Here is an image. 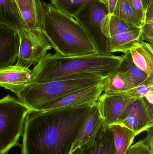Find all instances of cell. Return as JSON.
Segmentation results:
<instances>
[{"mask_svg":"<svg viewBox=\"0 0 153 154\" xmlns=\"http://www.w3.org/2000/svg\"><path fill=\"white\" fill-rule=\"evenodd\" d=\"M90 106L31 110L24 123L21 154H70Z\"/></svg>","mask_w":153,"mask_h":154,"instance_id":"cell-1","label":"cell"},{"mask_svg":"<svg viewBox=\"0 0 153 154\" xmlns=\"http://www.w3.org/2000/svg\"><path fill=\"white\" fill-rule=\"evenodd\" d=\"M122 56L97 53L65 57L47 53L32 69L30 83H45L74 75L90 74L106 78L117 71Z\"/></svg>","mask_w":153,"mask_h":154,"instance_id":"cell-2","label":"cell"},{"mask_svg":"<svg viewBox=\"0 0 153 154\" xmlns=\"http://www.w3.org/2000/svg\"><path fill=\"white\" fill-rule=\"evenodd\" d=\"M45 12L44 34L57 55L77 57L97 53L85 30L73 17L42 3Z\"/></svg>","mask_w":153,"mask_h":154,"instance_id":"cell-3","label":"cell"},{"mask_svg":"<svg viewBox=\"0 0 153 154\" xmlns=\"http://www.w3.org/2000/svg\"><path fill=\"white\" fill-rule=\"evenodd\" d=\"M103 79L90 74L74 75L45 83L8 86L5 89L14 93L20 100L32 110H37L40 107L49 101L98 85Z\"/></svg>","mask_w":153,"mask_h":154,"instance_id":"cell-4","label":"cell"},{"mask_svg":"<svg viewBox=\"0 0 153 154\" xmlns=\"http://www.w3.org/2000/svg\"><path fill=\"white\" fill-rule=\"evenodd\" d=\"M32 110L19 100L8 95L0 99V154L17 145L25 119Z\"/></svg>","mask_w":153,"mask_h":154,"instance_id":"cell-5","label":"cell"},{"mask_svg":"<svg viewBox=\"0 0 153 154\" xmlns=\"http://www.w3.org/2000/svg\"><path fill=\"white\" fill-rule=\"evenodd\" d=\"M107 14L105 5L98 0H92L73 17L85 30L97 53L107 56L113 54L110 51V39L102 29V20Z\"/></svg>","mask_w":153,"mask_h":154,"instance_id":"cell-6","label":"cell"},{"mask_svg":"<svg viewBox=\"0 0 153 154\" xmlns=\"http://www.w3.org/2000/svg\"><path fill=\"white\" fill-rule=\"evenodd\" d=\"M20 43L17 65L29 67L36 66L52 48L44 34L26 29L18 31Z\"/></svg>","mask_w":153,"mask_h":154,"instance_id":"cell-7","label":"cell"},{"mask_svg":"<svg viewBox=\"0 0 153 154\" xmlns=\"http://www.w3.org/2000/svg\"><path fill=\"white\" fill-rule=\"evenodd\" d=\"M118 125L125 127L136 135L153 126V106L144 97L135 99L127 107Z\"/></svg>","mask_w":153,"mask_h":154,"instance_id":"cell-8","label":"cell"},{"mask_svg":"<svg viewBox=\"0 0 153 154\" xmlns=\"http://www.w3.org/2000/svg\"><path fill=\"white\" fill-rule=\"evenodd\" d=\"M134 99L118 94H102L97 104L102 124L107 126L118 124L127 108Z\"/></svg>","mask_w":153,"mask_h":154,"instance_id":"cell-9","label":"cell"},{"mask_svg":"<svg viewBox=\"0 0 153 154\" xmlns=\"http://www.w3.org/2000/svg\"><path fill=\"white\" fill-rule=\"evenodd\" d=\"M101 83L69 93L47 102L40 107L37 110L46 111L56 109L92 105L96 103L102 93Z\"/></svg>","mask_w":153,"mask_h":154,"instance_id":"cell-10","label":"cell"},{"mask_svg":"<svg viewBox=\"0 0 153 154\" xmlns=\"http://www.w3.org/2000/svg\"><path fill=\"white\" fill-rule=\"evenodd\" d=\"M20 40L17 30L0 23V69L17 61Z\"/></svg>","mask_w":153,"mask_h":154,"instance_id":"cell-11","label":"cell"},{"mask_svg":"<svg viewBox=\"0 0 153 154\" xmlns=\"http://www.w3.org/2000/svg\"><path fill=\"white\" fill-rule=\"evenodd\" d=\"M15 1L25 29L44 34L45 12L40 0Z\"/></svg>","mask_w":153,"mask_h":154,"instance_id":"cell-12","label":"cell"},{"mask_svg":"<svg viewBox=\"0 0 153 154\" xmlns=\"http://www.w3.org/2000/svg\"><path fill=\"white\" fill-rule=\"evenodd\" d=\"M102 124V120L96 102L91 105L70 153L77 148H81L93 138Z\"/></svg>","mask_w":153,"mask_h":154,"instance_id":"cell-13","label":"cell"},{"mask_svg":"<svg viewBox=\"0 0 153 154\" xmlns=\"http://www.w3.org/2000/svg\"><path fill=\"white\" fill-rule=\"evenodd\" d=\"M81 148L82 154H116L113 133L103 124L94 137Z\"/></svg>","mask_w":153,"mask_h":154,"instance_id":"cell-14","label":"cell"},{"mask_svg":"<svg viewBox=\"0 0 153 154\" xmlns=\"http://www.w3.org/2000/svg\"><path fill=\"white\" fill-rule=\"evenodd\" d=\"M129 52L135 65L148 77H153V45L141 39L135 43Z\"/></svg>","mask_w":153,"mask_h":154,"instance_id":"cell-15","label":"cell"},{"mask_svg":"<svg viewBox=\"0 0 153 154\" xmlns=\"http://www.w3.org/2000/svg\"><path fill=\"white\" fill-rule=\"evenodd\" d=\"M32 71L28 67L13 65L0 69V86L5 88L11 86H21L30 83Z\"/></svg>","mask_w":153,"mask_h":154,"instance_id":"cell-16","label":"cell"},{"mask_svg":"<svg viewBox=\"0 0 153 154\" xmlns=\"http://www.w3.org/2000/svg\"><path fill=\"white\" fill-rule=\"evenodd\" d=\"M0 23L17 31L25 29L15 0H0Z\"/></svg>","mask_w":153,"mask_h":154,"instance_id":"cell-17","label":"cell"},{"mask_svg":"<svg viewBox=\"0 0 153 154\" xmlns=\"http://www.w3.org/2000/svg\"><path fill=\"white\" fill-rule=\"evenodd\" d=\"M122 57V62L118 70L125 75L131 88L143 82L148 76L135 65L129 51L124 53Z\"/></svg>","mask_w":153,"mask_h":154,"instance_id":"cell-18","label":"cell"},{"mask_svg":"<svg viewBox=\"0 0 153 154\" xmlns=\"http://www.w3.org/2000/svg\"><path fill=\"white\" fill-rule=\"evenodd\" d=\"M103 33L108 38L114 35L128 32L137 30L141 27L121 20L113 14L105 16L102 22Z\"/></svg>","mask_w":153,"mask_h":154,"instance_id":"cell-19","label":"cell"},{"mask_svg":"<svg viewBox=\"0 0 153 154\" xmlns=\"http://www.w3.org/2000/svg\"><path fill=\"white\" fill-rule=\"evenodd\" d=\"M141 39V29L114 35L110 38V51L113 54L116 52L126 53Z\"/></svg>","mask_w":153,"mask_h":154,"instance_id":"cell-20","label":"cell"},{"mask_svg":"<svg viewBox=\"0 0 153 154\" xmlns=\"http://www.w3.org/2000/svg\"><path fill=\"white\" fill-rule=\"evenodd\" d=\"M109 127L114 136L116 154H125L132 145L136 134L129 128L118 124Z\"/></svg>","mask_w":153,"mask_h":154,"instance_id":"cell-21","label":"cell"},{"mask_svg":"<svg viewBox=\"0 0 153 154\" xmlns=\"http://www.w3.org/2000/svg\"><path fill=\"white\" fill-rule=\"evenodd\" d=\"M102 92L107 94H119L131 89L127 79L120 71H116L102 79Z\"/></svg>","mask_w":153,"mask_h":154,"instance_id":"cell-22","label":"cell"},{"mask_svg":"<svg viewBox=\"0 0 153 154\" xmlns=\"http://www.w3.org/2000/svg\"><path fill=\"white\" fill-rule=\"evenodd\" d=\"M112 14L125 21L142 27L143 22L137 15L128 0H117Z\"/></svg>","mask_w":153,"mask_h":154,"instance_id":"cell-23","label":"cell"},{"mask_svg":"<svg viewBox=\"0 0 153 154\" xmlns=\"http://www.w3.org/2000/svg\"><path fill=\"white\" fill-rule=\"evenodd\" d=\"M92 0H50L56 9L69 16L74 17L82 8Z\"/></svg>","mask_w":153,"mask_h":154,"instance_id":"cell-24","label":"cell"},{"mask_svg":"<svg viewBox=\"0 0 153 154\" xmlns=\"http://www.w3.org/2000/svg\"><path fill=\"white\" fill-rule=\"evenodd\" d=\"M141 38L153 45V0H151L145 11L141 27Z\"/></svg>","mask_w":153,"mask_h":154,"instance_id":"cell-25","label":"cell"},{"mask_svg":"<svg viewBox=\"0 0 153 154\" xmlns=\"http://www.w3.org/2000/svg\"><path fill=\"white\" fill-rule=\"evenodd\" d=\"M153 92V77L147 79L137 86L118 94L124 95L132 98L145 97L146 95Z\"/></svg>","mask_w":153,"mask_h":154,"instance_id":"cell-26","label":"cell"},{"mask_svg":"<svg viewBox=\"0 0 153 154\" xmlns=\"http://www.w3.org/2000/svg\"><path fill=\"white\" fill-rule=\"evenodd\" d=\"M125 154H153V148L143 139L131 145Z\"/></svg>","mask_w":153,"mask_h":154,"instance_id":"cell-27","label":"cell"},{"mask_svg":"<svg viewBox=\"0 0 153 154\" xmlns=\"http://www.w3.org/2000/svg\"><path fill=\"white\" fill-rule=\"evenodd\" d=\"M137 15L143 22L145 11L144 10L141 0H128Z\"/></svg>","mask_w":153,"mask_h":154,"instance_id":"cell-28","label":"cell"},{"mask_svg":"<svg viewBox=\"0 0 153 154\" xmlns=\"http://www.w3.org/2000/svg\"><path fill=\"white\" fill-rule=\"evenodd\" d=\"M146 132L147 134L146 137L144 139L146 143L149 145L151 148H153V127L149 128Z\"/></svg>","mask_w":153,"mask_h":154,"instance_id":"cell-29","label":"cell"},{"mask_svg":"<svg viewBox=\"0 0 153 154\" xmlns=\"http://www.w3.org/2000/svg\"><path fill=\"white\" fill-rule=\"evenodd\" d=\"M117 0H107V9L108 14H112L116 5Z\"/></svg>","mask_w":153,"mask_h":154,"instance_id":"cell-30","label":"cell"},{"mask_svg":"<svg viewBox=\"0 0 153 154\" xmlns=\"http://www.w3.org/2000/svg\"><path fill=\"white\" fill-rule=\"evenodd\" d=\"M144 98L146 99V100H147L148 103H150L151 105H153V92L149 93V94L146 95Z\"/></svg>","mask_w":153,"mask_h":154,"instance_id":"cell-31","label":"cell"},{"mask_svg":"<svg viewBox=\"0 0 153 154\" xmlns=\"http://www.w3.org/2000/svg\"><path fill=\"white\" fill-rule=\"evenodd\" d=\"M151 1V0H141L143 6L145 11H146V9H147V6Z\"/></svg>","mask_w":153,"mask_h":154,"instance_id":"cell-32","label":"cell"},{"mask_svg":"<svg viewBox=\"0 0 153 154\" xmlns=\"http://www.w3.org/2000/svg\"><path fill=\"white\" fill-rule=\"evenodd\" d=\"M70 154H82L81 149V148H77V149L74 150L73 152L70 153Z\"/></svg>","mask_w":153,"mask_h":154,"instance_id":"cell-33","label":"cell"},{"mask_svg":"<svg viewBox=\"0 0 153 154\" xmlns=\"http://www.w3.org/2000/svg\"><path fill=\"white\" fill-rule=\"evenodd\" d=\"M98 1H99L100 2L104 4L106 6H107V0H98Z\"/></svg>","mask_w":153,"mask_h":154,"instance_id":"cell-34","label":"cell"}]
</instances>
